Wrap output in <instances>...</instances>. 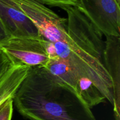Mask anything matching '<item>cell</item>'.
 Returning a JSON list of instances; mask_svg holds the SVG:
<instances>
[{
	"instance_id": "obj_1",
	"label": "cell",
	"mask_w": 120,
	"mask_h": 120,
	"mask_svg": "<svg viewBox=\"0 0 120 120\" xmlns=\"http://www.w3.org/2000/svg\"><path fill=\"white\" fill-rule=\"evenodd\" d=\"M13 101L30 120H97L73 89L43 67L29 68Z\"/></svg>"
},
{
	"instance_id": "obj_2",
	"label": "cell",
	"mask_w": 120,
	"mask_h": 120,
	"mask_svg": "<svg viewBox=\"0 0 120 120\" xmlns=\"http://www.w3.org/2000/svg\"><path fill=\"white\" fill-rule=\"evenodd\" d=\"M61 9L67 14L68 36L83 51L103 62L104 35L77 7L68 6Z\"/></svg>"
},
{
	"instance_id": "obj_3",
	"label": "cell",
	"mask_w": 120,
	"mask_h": 120,
	"mask_svg": "<svg viewBox=\"0 0 120 120\" xmlns=\"http://www.w3.org/2000/svg\"><path fill=\"white\" fill-rule=\"evenodd\" d=\"M45 39L40 38H10L0 47L15 63L29 68L43 67L49 62Z\"/></svg>"
},
{
	"instance_id": "obj_4",
	"label": "cell",
	"mask_w": 120,
	"mask_h": 120,
	"mask_svg": "<svg viewBox=\"0 0 120 120\" xmlns=\"http://www.w3.org/2000/svg\"><path fill=\"white\" fill-rule=\"evenodd\" d=\"M79 1V9L104 36L120 37V4L116 0Z\"/></svg>"
},
{
	"instance_id": "obj_5",
	"label": "cell",
	"mask_w": 120,
	"mask_h": 120,
	"mask_svg": "<svg viewBox=\"0 0 120 120\" xmlns=\"http://www.w3.org/2000/svg\"><path fill=\"white\" fill-rule=\"evenodd\" d=\"M0 22L11 38L41 37L34 22L12 0H0Z\"/></svg>"
},
{
	"instance_id": "obj_6",
	"label": "cell",
	"mask_w": 120,
	"mask_h": 120,
	"mask_svg": "<svg viewBox=\"0 0 120 120\" xmlns=\"http://www.w3.org/2000/svg\"><path fill=\"white\" fill-rule=\"evenodd\" d=\"M105 37L103 62L113 87V120H120V37Z\"/></svg>"
},
{
	"instance_id": "obj_7",
	"label": "cell",
	"mask_w": 120,
	"mask_h": 120,
	"mask_svg": "<svg viewBox=\"0 0 120 120\" xmlns=\"http://www.w3.org/2000/svg\"><path fill=\"white\" fill-rule=\"evenodd\" d=\"M29 68L27 66L17 63L7 74L0 83V106L9 99L14 98Z\"/></svg>"
},
{
	"instance_id": "obj_8",
	"label": "cell",
	"mask_w": 120,
	"mask_h": 120,
	"mask_svg": "<svg viewBox=\"0 0 120 120\" xmlns=\"http://www.w3.org/2000/svg\"><path fill=\"white\" fill-rule=\"evenodd\" d=\"M50 73L70 87L76 93L79 76L59 57L50 59L44 67Z\"/></svg>"
},
{
	"instance_id": "obj_9",
	"label": "cell",
	"mask_w": 120,
	"mask_h": 120,
	"mask_svg": "<svg viewBox=\"0 0 120 120\" xmlns=\"http://www.w3.org/2000/svg\"><path fill=\"white\" fill-rule=\"evenodd\" d=\"M76 93L90 109L105 100L99 89L86 77H79Z\"/></svg>"
},
{
	"instance_id": "obj_10",
	"label": "cell",
	"mask_w": 120,
	"mask_h": 120,
	"mask_svg": "<svg viewBox=\"0 0 120 120\" xmlns=\"http://www.w3.org/2000/svg\"><path fill=\"white\" fill-rule=\"evenodd\" d=\"M15 63L8 55L0 50V83L9 72Z\"/></svg>"
},
{
	"instance_id": "obj_11",
	"label": "cell",
	"mask_w": 120,
	"mask_h": 120,
	"mask_svg": "<svg viewBox=\"0 0 120 120\" xmlns=\"http://www.w3.org/2000/svg\"><path fill=\"white\" fill-rule=\"evenodd\" d=\"M43 5L57 7L62 8L64 7H80L79 0H35Z\"/></svg>"
},
{
	"instance_id": "obj_12",
	"label": "cell",
	"mask_w": 120,
	"mask_h": 120,
	"mask_svg": "<svg viewBox=\"0 0 120 120\" xmlns=\"http://www.w3.org/2000/svg\"><path fill=\"white\" fill-rule=\"evenodd\" d=\"M13 98L5 102L0 106V120H11L13 114Z\"/></svg>"
},
{
	"instance_id": "obj_13",
	"label": "cell",
	"mask_w": 120,
	"mask_h": 120,
	"mask_svg": "<svg viewBox=\"0 0 120 120\" xmlns=\"http://www.w3.org/2000/svg\"><path fill=\"white\" fill-rule=\"evenodd\" d=\"M10 38L11 37L5 30L4 28L0 22V47Z\"/></svg>"
},
{
	"instance_id": "obj_14",
	"label": "cell",
	"mask_w": 120,
	"mask_h": 120,
	"mask_svg": "<svg viewBox=\"0 0 120 120\" xmlns=\"http://www.w3.org/2000/svg\"><path fill=\"white\" fill-rule=\"evenodd\" d=\"M116 1H117V2H118V3H119L120 4V0H116Z\"/></svg>"
}]
</instances>
